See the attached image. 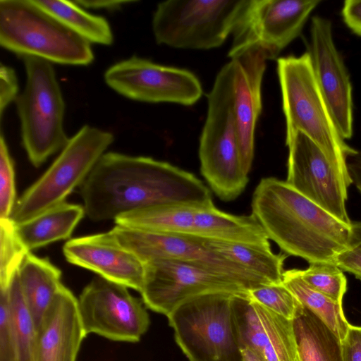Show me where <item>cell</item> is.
Returning <instances> with one entry per match:
<instances>
[{
  "label": "cell",
  "mask_w": 361,
  "mask_h": 361,
  "mask_svg": "<svg viewBox=\"0 0 361 361\" xmlns=\"http://www.w3.org/2000/svg\"><path fill=\"white\" fill-rule=\"evenodd\" d=\"M29 252L19 238L11 219H0V286H9Z\"/></svg>",
  "instance_id": "4dcf8cb0"
},
{
  "label": "cell",
  "mask_w": 361,
  "mask_h": 361,
  "mask_svg": "<svg viewBox=\"0 0 361 361\" xmlns=\"http://www.w3.org/2000/svg\"><path fill=\"white\" fill-rule=\"evenodd\" d=\"M193 235L206 240L271 249L267 233L252 214L233 215L217 209L214 205L196 209Z\"/></svg>",
  "instance_id": "44dd1931"
},
{
  "label": "cell",
  "mask_w": 361,
  "mask_h": 361,
  "mask_svg": "<svg viewBox=\"0 0 361 361\" xmlns=\"http://www.w3.org/2000/svg\"><path fill=\"white\" fill-rule=\"evenodd\" d=\"M233 63V111L245 172L250 171L255 131L262 111V82L267 60L263 51L250 47L228 56Z\"/></svg>",
  "instance_id": "d6986e66"
},
{
  "label": "cell",
  "mask_w": 361,
  "mask_h": 361,
  "mask_svg": "<svg viewBox=\"0 0 361 361\" xmlns=\"http://www.w3.org/2000/svg\"><path fill=\"white\" fill-rule=\"evenodd\" d=\"M13 161L4 137L0 138V219H10L16 200Z\"/></svg>",
  "instance_id": "d6a6232c"
},
{
  "label": "cell",
  "mask_w": 361,
  "mask_h": 361,
  "mask_svg": "<svg viewBox=\"0 0 361 361\" xmlns=\"http://www.w3.org/2000/svg\"><path fill=\"white\" fill-rule=\"evenodd\" d=\"M353 233L348 247L338 254L334 263L361 280V222L352 221Z\"/></svg>",
  "instance_id": "e575fe53"
},
{
  "label": "cell",
  "mask_w": 361,
  "mask_h": 361,
  "mask_svg": "<svg viewBox=\"0 0 361 361\" xmlns=\"http://www.w3.org/2000/svg\"><path fill=\"white\" fill-rule=\"evenodd\" d=\"M341 347L343 361H361V326L350 324Z\"/></svg>",
  "instance_id": "8d00e7d4"
},
{
  "label": "cell",
  "mask_w": 361,
  "mask_h": 361,
  "mask_svg": "<svg viewBox=\"0 0 361 361\" xmlns=\"http://www.w3.org/2000/svg\"><path fill=\"white\" fill-rule=\"evenodd\" d=\"M248 295L259 304L290 320L295 319L302 305L282 282L250 290Z\"/></svg>",
  "instance_id": "1f68e13d"
},
{
  "label": "cell",
  "mask_w": 361,
  "mask_h": 361,
  "mask_svg": "<svg viewBox=\"0 0 361 361\" xmlns=\"http://www.w3.org/2000/svg\"><path fill=\"white\" fill-rule=\"evenodd\" d=\"M74 1L83 8L104 9L108 11L117 10L125 4L135 2L131 0H77Z\"/></svg>",
  "instance_id": "ab89813d"
},
{
  "label": "cell",
  "mask_w": 361,
  "mask_h": 361,
  "mask_svg": "<svg viewBox=\"0 0 361 361\" xmlns=\"http://www.w3.org/2000/svg\"><path fill=\"white\" fill-rule=\"evenodd\" d=\"M288 149L286 182L343 222L350 224L345 207L348 189L322 149L297 132L286 139Z\"/></svg>",
  "instance_id": "9a60e30c"
},
{
  "label": "cell",
  "mask_w": 361,
  "mask_h": 361,
  "mask_svg": "<svg viewBox=\"0 0 361 361\" xmlns=\"http://www.w3.org/2000/svg\"><path fill=\"white\" fill-rule=\"evenodd\" d=\"M341 16L347 27L361 37V0L345 1L341 8Z\"/></svg>",
  "instance_id": "74e56055"
},
{
  "label": "cell",
  "mask_w": 361,
  "mask_h": 361,
  "mask_svg": "<svg viewBox=\"0 0 361 361\" xmlns=\"http://www.w3.org/2000/svg\"><path fill=\"white\" fill-rule=\"evenodd\" d=\"M63 252L71 264L127 288L142 289L145 263L122 246L111 231L71 239Z\"/></svg>",
  "instance_id": "ac0fdd59"
},
{
  "label": "cell",
  "mask_w": 361,
  "mask_h": 361,
  "mask_svg": "<svg viewBox=\"0 0 361 361\" xmlns=\"http://www.w3.org/2000/svg\"><path fill=\"white\" fill-rule=\"evenodd\" d=\"M21 290L34 319L37 331L63 286L61 271L47 258L38 257L30 252L18 270Z\"/></svg>",
  "instance_id": "7402d4cb"
},
{
  "label": "cell",
  "mask_w": 361,
  "mask_h": 361,
  "mask_svg": "<svg viewBox=\"0 0 361 361\" xmlns=\"http://www.w3.org/2000/svg\"><path fill=\"white\" fill-rule=\"evenodd\" d=\"M286 139L300 132L323 152L348 189L352 184L346 159L354 149L340 135L314 76L307 52L277 59Z\"/></svg>",
  "instance_id": "3957f363"
},
{
  "label": "cell",
  "mask_w": 361,
  "mask_h": 361,
  "mask_svg": "<svg viewBox=\"0 0 361 361\" xmlns=\"http://www.w3.org/2000/svg\"><path fill=\"white\" fill-rule=\"evenodd\" d=\"M234 295L212 292L192 296L166 315L176 343L190 361H243Z\"/></svg>",
  "instance_id": "8992f818"
},
{
  "label": "cell",
  "mask_w": 361,
  "mask_h": 361,
  "mask_svg": "<svg viewBox=\"0 0 361 361\" xmlns=\"http://www.w3.org/2000/svg\"><path fill=\"white\" fill-rule=\"evenodd\" d=\"M233 307L240 348H247L264 361H300L293 321L251 299L235 294Z\"/></svg>",
  "instance_id": "e0dca14e"
},
{
  "label": "cell",
  "mask_w": 361,
  "mask_h": 361,
  "mask_svg": "<svg viewBox=\"0 0 361 361\" xmlns=\"http://www.w3.org/2000/svg\"><path fill=\"white\" fill-rule=\"evenodd\" d=\"M0 361H18L8 287L0 286Z\"/></svg>",
  "instance_id": "836d02e7"
},
{
  "label": "cell",
  "mask_w": 361,
  "mask_h": 361,
  "mask_svg": "<svg viewBox=\"0 0 361 361\" xmlns=\"http://www.w3.org/2000/svg\"><path fill=\"white\" fill-rule=\"evenodd\" d=\"M114 142L109 131L83 126L69 138L45 173L17 200L11 219L20 224L66 202Z\"/></svg>",
  "instance_id": "ba28073f"
},
{
  "label": "cell",
  "mask_w": 361,
  "mask_h": 361,
  "mask_svg": "<svg viewBox=\"0 0 361 361\" xmlns=\"http://www.w3.org/2000/svg\"><path fill=\"white\" fill-rule=\"evenodd\" d=\"M85 214L84 207L64 202L20 224L17 234L29 250L70 238Z\"/></svg>",
  "instance_id": "603a6c76"
},
{
  "label": "cell",
  "mask_w": 361,
  "mask_h": 361,
  "mask_svg": "<svg viewBox=\"0 0 361 361\" xmlns=\"http://www.w3.org/2000/svg\"><path fill=\"white\" fill-rule=\"evenodd\" d=\"M346 166L352 183L361 193V151L354 149L349 154Z\"/></svg>",
  "instance_id": "f35d334b"
},
{
  "label": "cell",
  "mask_w": 361,
  "mask_h": 361,
  "mask_svg": "<svg viewBox=\"0 0 361 361\" xmlns=\"http://www.w3.org/2000/svg\"><path fill=\"white\" fill-rule=\"evenodd\" d=\"M22 59L25 85L15 103L23 145L38 167L69 140L63 127L66 105L52 63L34 56Z\"/></svg>",
  "instance_id": "52a82bcc"
},
{
  "label": "cell",
  "mask_w": 361,
  "mask_h": 361,
  "mask_svg": "<svg viewBox=\"0 0 361 361\" xmlns=\"http://www.w3.org/2000/svg\"><path fill=\"white\" fill-rule=\"evenodd\" d=\"M251 208L269 240L285 253L309 263L334 262L352 235V223L343 222L276 178L261 179L253 192Z\"/></svg>",
  "instance_id": "7a4b0ae2"
},
{
  "label": "cell",
  "mask_w": 361,
  "mask_h": 361,
  "mask_svg": "<svg viewBox=\"0 0 361 361\" xmlns=\"http://www.w3.org/2000/svg\"><path fill=\"white\" fill-rule=\"evenodd\" d=\"M249 291L233 278L195 262L154 259L145 263L142 300L151 310L167 315L182 301L212 292Z\"/></svg>",
  "instance_id": "7c38bea8"
},
{
  "label": "cell",
  "mask_w": 361,
  "mask_h": 361,
  "mask_svg": "<svg viewBox=\"0 0 361 361\" xmlns=\"http://www.w3.org/2000/svg\"><path fill=\"white\" fill-rule=\"evenodd\" d=\"M79 188L85 214L94 221L161 206L214 205L208 188L190 172L118 152L104 153Z\"/></svg>",
  "instance_id": "6da1fadb"
},
{
  "label": "cell",
  "mask_w": 361,
  "mask_h": 361,
  "mask_svg": "<svg viewBox=\"0 0 361 361\" xmlns=\"http://www.w3.org/2000/svg\"><path fill=\"white\" fill-rule=\"evenodd\" d=\"M37 4L90 44L111 45L114 35L103 17L93 15L74 1L35 0Z\"/></svg>",
  "instance_id": "4316f807"
},
{
  "label": "cell",
  "mask_w": 361,
  "mask_h": 361,
  "mask_svg": "<svg viewBox=\"0 0 361 361\" xmlns=\"http://www.w3.org/2000/svg\"><path fill=\"white\" fill-rule=\"evenodd\" d=\"M282 283L299 302L317 316L341 341L345 338L350 324L344 316L342 303L335 302L307 284L298 274L297 269L284 271Z\"/></svg>",
  "instance_id": "83f0119b"
},
{
  "label": "cell",
  "mask_w": 361,
  "mask_h": 361,
  "mask_svg": "<svg viewBox=\"0 0 361 361\" xmlns=\"http://www.w3.org/2000/svg\"><path fill=\"white\" fill-rule=\"evenodd\" d=\"M247 0H169L152 18L156 42L171 47L210 49L221 46L234 28Z\"/></svg>",
  "instance_id": "9c48e42d"
},
{
  "label": "cell",
  "mask_w": 361,
  "mask_h": 361,
  "mask_svg": "<svg viewBox=\"0 0 361 361\" xmlns=\"http://www.w3.org/2000/svg\"><path fill=\"white\" fill-rule=\"evenodd\" d=\"M0 44L19 56L51 63L87 66L94 60L91 44L35 0L0 1Z\"/></svg>",
  "instance_id": "5b68a950"
},
{
  "label": "cell",
  "mask_w": 361,
  "mask_h": 361,
  "mask_svg": "<svg viewBox=\"0 0 361 361\" xmlns=\"http://www.w3.org/2000/svg\"><path fill=\"white\" fill-rule=\"evenodd\" d=\"M18 82L14 69L6 65L0 67V114L18 97Z\"/></svg>",
  "instance_id": "d590c367"
},
{
  "label": "cell",
  "mask_w": 361,
  "mask_h": 361,
  "mask_svg": "<svg viewBox=\"0 0 361 361\" xmlns=\"http://www.w3.org/2000/svg\"><path fill=\"white\" fill-rule=\"evenodd\" d=\"M319 0H247L233 32L228 56L258 47L276 59L298 37Z\"/></svg>",
  "instance_id": "30bf717a"
},
{
  "label": "cell",
  "mask_w": 361,
  "mask_h": 361,
  "mask_svg": "<svg viewBox=\"0 0 361 361\" xmlns=\"http://www.w3.org/2000/svg\"><path fill=\"white\" fill-rule=\"evenodd\" d=\"M128 288L99 276L84 288L78 307L86 335L128 343L141 339L150 324L149 314L142 300Z\"/></svg>",
  "instance_id": "8fae6325"
},
{
  "label": "cell",
  "mask_w": 361,
  "mask_h": 361,
  "mask_svg": "<svg viewBox=\"0 0 361 361\" xmlns=\"http://www.w3.org/2000/svg\"><path fill=\"white\" fill-rule=\"evenodd\" d=\"M243 361H264L256 353L247 348H241Z\"/></svg>",
  "instance_id": "60d3db41"
},
{
  "label": "cell",
  "mask_w": 361,
  "mask_h": 361,
  "mask_svg": "<svg viewBox=\"0 0 361 361\" xmlns=\"http://www.w3.org/2000/svg\"><path fill=\"white\" fill-rule=\"evenodd\" d=\"M8 290L18 361H34L37 331L21 290L18 271Z\"/></svg>",
  "instance_id": "f1b7e54d"
},
{
  "label": "cell",
  "mask_w": 361,
  "mask_h": 361,
  "mask_svg": "<svg viewBox=\"0 0 361 361\" xmlns=\"http://www.w3.org/2000/svg\"><path fill=\"white\" fill-rule=\"evenodd\" d=\"M307 52L340 135L345 140L350 139L353 134L352 84L335 44L330 20L319 16L312 18Z\"/></svg>",
  "instance_id": "2e32d148"
},
{
  "label": "cell",
  "mask_w": 361,
  "mask_h": 361,
  "mask_svg": "<svg viewBox=\"0 0 361 361\" xmlns=\"http://www.w3.org/2000/svg\"><path fill=\"white\" fill-rule=\"evenodd\" d=\"M233 63L219 72L207 95L208 109L200 139V171L223 201L236 199L248 183L233 111Z\"/></svg>",
  "instance_id": "277c9868"
},
{
  "label": "cell",
  "mask_w": 361,
  "mask_h": 361,
  "mask_svg": "<svg viewBox=\"0 0 361 361\" xmlns=\"http://www.w3.org/2000/svg\"><path fill=\"white\" fill-rule=\"evenodd\" d=\"M198 207L166 205L126 213L116 224L154 232L192 235L195 212Z\"/></svg>",
  "instance_id": "484cf974"
},
{
  "label": "cell",
  "mask_w": 361,
  "mask_h": 361,
  "mask_svg": "<svg viewBox=\"0 0 361 361\" xmlns=\"http://www.w3.org/2000/svg\"><path fill=\"white\" fill-rule=\"evenodd\" d=\"M86 336L78 299L63 286L37 330L34 361H75Z\"/></svg>",
  "instance_id": "ffe728a7"
},
{
  "label": "cell",
  "mask_w": 361,
  "mask_h": 361,
  "mask_svg": "<svg viewBox=\"0 0 361 361\" xmlns=\"http://www.w3.org/2000/svg\"><path fill=\"white\" fill-rule=\"evenodd\" d=\"M203 241L208 249L247 271L272 283L282 282L285 255L243 243L206 239Z\"/></svg>",
  "instance_id": "d4e9b609"
},
{
  "label": "cell",
  "mask_w": 361,
  "mask_h": 361,
  "mask_svg": "<svg viewBox=\"0 0 361 361\" xmlns=\"http://www.w3.org/2000/svg\"><path fill=\"white\" fill-rule=\"evenodd\" d=\"M301 279L310 286L335 302L342 303L347 281L343 271L333 262H314L304 270L298 269Z\"/></svg>",
  "instance_id": "f546056e"
},
{
  "label": "cell",
  "mask_w": 361,
  "mask_h": 361,
  "mask_svg": "<svg viewBox=\"0 0 361 361\" xmlns=\"http://www.w3.org/2000/svg\"><path fill=\"white\" fill-rule=\"evenodd\" d=\"M104 78L116 92L142 102L190 106L196 103L203 92L199 79L192 72L136 56L111 66Z\"/></svg>",
  "instance_id": "4fadbf2b"
},
{
  "label": "cell",
  "mask_w": 361,
  "mask_h": 361,
  "mask_svg": "<svg viewBox=\"0 0 361 361\" xmlns=\"http://www.w3.org/2000/svg\"><path fill=\"white\" fill-rule=\"evenodd\" d=\"M122 246L144 263L174 259L203 264L227 275L247 290L272 283L208 249L203 239L192 235L150 231L116 224L111 230Z\"/></svg>",
  "instance_id": "5bb4252c"
},
{
  "label": "cell",
  "mask_w": 361,
  "mask_h": 361,
  "mask_svg": "<svg viewBox=\"0 0 361 361\" xmlns=\"http://www.w3.org/2000/svg\"><path fill=\"white\" fill-rule=\"evenodd\" d=\"M300 361H343L341 340L302 305L293 320Z\"/></svg>",
  "instance_id": "cb8c5ba5"
}]
</instances>
